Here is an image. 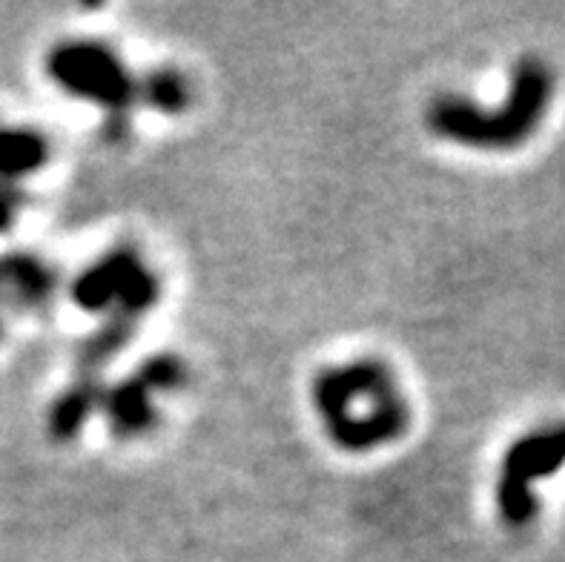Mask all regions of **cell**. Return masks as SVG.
<instances>
[{
	"label": "cell",
	"mask_w": 565,
	"mask_h": 562,
	"mask_svg": "<svg viewBox=\"0 0 565 562\" xmlns=\"http://www.w3.org/2000/svg\"><path fill=\"white\" fill-rule=\"evenodd\" d=\"M0 336H3V325H0Z\"/></svg>",
	"instance_id": "13"
},
{
	"label": "cell",
	"mask_w": 565,
	"mask_h": 562,
	"mask_svg": "<svg viewBox=\"0 0 565 562\" xmlns=\"http://www.w3.org/2000/svg\"><path fill=\"white\" fill-rule=\"evenodd\" d=\"M100 396H104L100 377L78 373V379L64 393H57L55 402L50 405V413H46V434H50V439L57 442V445L78 439V434L84 431L95 407H100Z\"/></svg>",
	"instance_id": "8"
},
{
	"label": "cell",
	"mask_w": 565,
	"mask_h": 562,
	"mask_svg": "<svg viewBox=\"0 0 565 562\" xmlns=\"http://www.w3.org/2000/svg\"><path fill=\"white\" fill-rule=\"evenodd\" d=\"M186 379V364L175 353H156L143 359L136 373H129L113 388H104L100 407L115 439H141L152 434L161 422L156 396L181 391Z\"/></svg>",
	"instance_id": "6"
},
{
	"label": "cell",
	"mask_w": 565,
	"mask_h": 562,
	"mask_svg": "<svg viewBox=\"0 0 565 562\" xmlns=\"http://www.w3.org/2000/svg\"><path fill=\"white\" fill-rule=\"evenodd\" d=\"M52 156L50 138L32 127H0V184L35 176Z\"/></svg>",
	"instance_id": "9"
},
{
	"label": "cell",
	"mask_w": 565,
	"mask_h": 562,
	"mask_svg": "<svg viewBox=\"0 0 565 562\" xmlns=\"http://www.w3.org/2000/svg\"><path fill=\"white\" fill-rule=\"evenodd\" d=\"M46 75L70 98L107 109L115 124L138 104V78L104 41H61L46 55Z\"/></svg>",
	"instance_id": "3"
},
{
	"label": "cell",
	"mask_w": 565,
	"mask_h": 562,
	"mask_svg": "<svg viewBox=\"0 0 565 562\" xmlns=\"http://www.w3.org/2000/svg\"><path fill=\"white\" fill-rule=\"evenodd\" d=\"M565 468V422L529 431L502 454L497 474V511L509 528H525L537 520V485Z\"/></svg>",
	"instance_id": "4"
},
{
	"label": "cell",
	"mask_w": 565,
	"mask_h": 562,
	"mask_svg": "<svg viewBox=\"0 0 565 562\" xmlns=\"http://www.w3.org/2000/svg\"><path fill=\"white\" fill-rule=\"evenodd\" d=\"M138 104L161 115H181L193 104V89L181 70L156 66L143 78H138Z\"/></svg>",
	"instance_id": "11"
},
{
	"label": "cell",
	"mask_w": 565,
	"mask_h": 562,
	"mask_svg": "<svg viewBox=\"0 0 565 562\" xmlns=\"http://www.w3.org/2000/svg\"><path fill=\"white\" fill-rule=\"evenodd\" d=\"M310 402L328 439L344 454L394 445L411 427V405L385 359L362 357L330 364L313 377Z\"/></svg>",
	"instance_id": "1"
},
{
	"label": "cell",
	"mask_w": 565,
	"mask_h": 562,
	"mask_svg": "<svg viewBox=\"0 0 565 562\" xmlns=\"http://www.w3.org/2000/svg\"><path fill=\"white\" fill-rule=\"evenodd\" d=\"M23 192L14 184H0V233H7L14 224L23 206Z\"/></svg>",
	"instance_id": "12"
},
{
	"label": "cell",
	"mask_w": 565,
	"mask_h": 562,
	"mask_svg": "<svg viewBox=\"0 0 565 562\" xmlns=\"http://www.w3.org/2000/svg\"><path fill=\"white\" fill-rule=\"evenodd\" d=\"M138 325L141 321L129 319L121 314H109V319L100 325L98 330L86 336L84 342L75 350V364H78V373L84 377H98L104 371V364L113 362L118 353L129 344V339L136 336Z\"/></svg>",
	"instance_id": "10"
},
{
	"label": "cell",
	"mask_w": 565,
	"mask_h": 562,
	"mask_svg": "<svg viewBox=\"0 0 565 562\" xmlns=\"http://www.w3.org/2000/svg\"><path fill=\"white\" fill-rule=\"evenodd\" d=\"M55 287V271L43 258L32 256V253H9L0 258V301L38 310V307L50 305Z\"/></svg>",
	"instance_id": "7"
},
{
	"label": "cell",
	"mask_w": 565,
	"mask_h": 562,
	"mask_svg": "<svg viewBox=\"0 0 565 562\" xmlns=\"http://www.w3.org/2000/svg\"><path fill=\"white\" fill-rule=\"evenodd\" d=\"M552 66L529 55L511 70L509 95L500 107H480L466 95L445 93L430 100L425 124L443 141L468 150L509 152L534 138L554 98Z\"/></svg>",
	"instance_id": "2"
},
{
	"label": "cell",
	"mask_w": 565,
	"mask_h": 562,
	"mask_svg": "<svg viewBox=\"0 0 565 562\" xmlns=\"http://www.w3.org/2000/svg\"><path fill=\"white\" fill-rule=\"evenodd\" d=\"M72 301L86 314H121L143 321L161 301V278L136 247L121 244L78 273L72 282Z\"/></svg>",
	"instance_id": "5"
}]
</instances>
